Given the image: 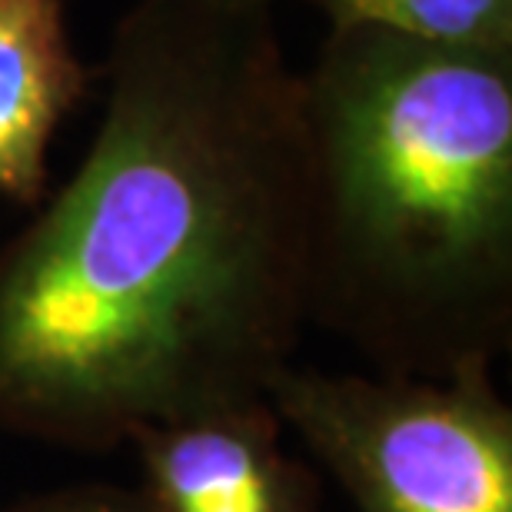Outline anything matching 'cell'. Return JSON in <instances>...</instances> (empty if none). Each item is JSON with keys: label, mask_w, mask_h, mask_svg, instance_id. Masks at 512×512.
Here are the masks:
<instances>
[{"label": "cell", "mask_w": 512, "mask_h": 512, "mask_svg": "<svg viewBox=\"0 0 512 512\" xmlns=\"http://www.w3.org/2000/svg\"><path fill=\"white\" fill-rule=\"evenodd\" d=\"M330 30L370 27L456 50L512 54V0H306Z\"/></svg>", "instance_id": "cell-6"}, {"label": "cell", "mask_w": 512, "mask_h": 512, "mask_svg": "<svg viewBox=\"0 0 512 512\" xmlns=\"http://www.w3.org/2000/svg\"><path fill=\"white\" fill-rule=\"evenodd\" d=\"M306 313L373 373L512 346V54L330 30L300 74Z\"/></svg>", "instance_id": "cell-2"}, {"label": "cell", "mask_w": 512, "mask_h": 512, "mask_svg": "<svg viewBox=\"0 0 512 512\" xmlns=\"http://www.w3.org/2000/svg\"><path fill=\"white\" fill-rule=\"evenodd\" d=\"M94 77L70 44L64 0H0V197L40 207L50 143Z\"/></svg>", "instance_id": "cell-5"}, {"label": "cell", "mask_w": 512, "mask_h": 512, "mask_svg": "<svg viewBox=\"0 0 512 512\" xmlns=\"http://www.w3.org/2000/svg\"><path fill=\"white\" fill-rule=\"evenodd\" d=\"M0 512H153L137 486L70 483L0 506Z\"/></svg>", "instance_id": "cell-7"}, {"label": "cell", "mask_w": 512, "mask_h": 512, "mask_svg": "<svg viewBox=\"0 0 512 512\" xmlns=\"http://www.w3.org/2000/svg\"><path fill=\"white\" fill-rule=\"evenodd\" d=\"M100 77L87 157L0 247V429L84 453L270 399L310 326L276 0H137Z\"/></svg>", "instance_id": "cell-1"}, {"label": "cell", "mask_w": 512, "mask_h": 512, "mask_svg": "<svg viewBox=\"0 0 512 512\" xmlns=\"http://www.w3.org/2000/svg\"><path fill=\"white\" fill-rule=\"evenodd\" d=\"M270 403L356 512H512V409L493 370L389 376L293 363Z\"/></svg>", "instance_id": "cell-3"}, {"label": "cell", "mask_w": 512, "mask_h": 512, "mask_svg": "<svg viewBox=\"0 0 512 512\" xmlns=\"http://www.w3.org/2000/svg\"><path fill=\"white\" fill-rule=\"evenodd\" d=\"M270 399L143 426L130 436L153 512H320V479L283 446Z\"/></svg>", "instance_id": "cell-4"}]
</instances>
